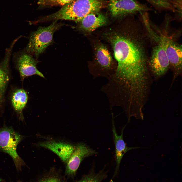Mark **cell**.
I'll return each instance as SVG.
<instances>
[{
  "label": "cell",
  "mask_w": 182,
  "mask_h": 182,
  "mask_svg": "<svg viewBox=\"0 0 182 182\" xmlns=\"http://www.w3.org/2000/svg\"><path fill=\"white\" fill-rule=\"evenodd\" d=\"M109 36L117 64L114 73L107 78L108 86L126 95L147 91L151 87V75L140 43L136 39L118 34Z\"/></svg>",
  "instance_id": "6da1fadb"
},
{
  "label": "cell",
  "mask_w": 182,
  "mask_h": 182,
  "mask_svg": "<svg viewBox=\"0 0 182 182\" xmlns=\"http://www.w3.org/2000/svg\"><path fill=\"white\" fill-rule=\"evenodd\" d=\"M105 3V0H74L42 19L44 21L62 19L80 22L88 14L99 12Z\"/></svg>",
  "instance_id": "7a4b0ae2"
},
{
  "label": "cell",
  "mask_w": 182,
  "mask_h": 182,
  "mask_svg": "<svg viewBox=\"0 0 182 182\" xmlns=\"http://www.w3.org/2000/svg\"><path fill=\"white\" fill-rule=\"evenodd\" d=\"M63 25L55 20L48 26L39 27L31 35L26 48L27 52L38 58L52 43L54 33Z\"/></svg>",
  "instance_id": "3957f363"
},
{
  "label": "cell",
  "mask_w": 182,
  "mask_h": 182,
  "mask_svg": "<svg viewBox=\"0 0 182 182\" xmlns=\"http://www.w3.org/2000/svg\"><path fill=\"white\" fill-rule=\"evenodd\" d=\"M22 138L11 127H6L0 129V151L11 156L18 171L21 170L22 166L25 164L16 151L17 146Z\"/></svg>",
  "instance_id": "277c9868"
},
{
  "label": "cell",
  "mask_w": 182,
  "mask_h": 182,
  "mask_svg": "<svg viewBox=\"0 0 182 182\" xmlns=\"http://www.w3.org/2000/svg\"><path fill=\"white\" fill-rule=\"evenodd\" d=\"M161 34L155 35L154 38L163 45L169 59L173 72L171 87L175 80L182 75V46L169 37Z\"/></svg>",
  "instance_id": "5b68a950"
},
{
  "label": "cell",
  "mask_w": 182,
  "mask_h": 182,
  "mask_svg": "<svg viewBox=\"0 0 182 182\" xmlns=\"http://www.w3.org/2000/svg\"><path fill=\"white\" fill-rule=\"evenodd\" d=\"M108 7L113 17H123L152 10L147 5L141 3L138 0H110Z\"/></svg>",
  "instance_id": "8992f818"
},
{
  "label": "cell",
  "mask_w": 182,
  "mask_h": 182,
  "mask_svg": "<svg viewBox=\"0 0 182 182\" xmlns=\"http://www.w3.org/2000/svg\"><path fill=\"white\" fill-rule=\"evenodd\" d=\"M153 48L148 63L151 73L154 78H160L167 72L170 67V63L163 45L158 42Z\"/></svg>",
  "instance_id": "52a82bcc"
},
{
  "label": "cell",
  "mask_w": 182,
  "mask_h": 182,
  "mask_svg": "<svg viewBox=\"0 0 182 182\" xmlns=\"http://www.w3.org/2000/svg\"><path fill=\"white\" fill-rule=\"evenodd\" d=\"M97 153L95 150L85 144L81 143L75 146L73 152L66 163V174L71 176L75 175L84 158Z\"/></svg>",
  "instance_id": "ba28073f"
},
{
  "label": "cell",
  "mask_w": 182,
  "mask_h": 182,
  "mask_svg": "<svg viewBox=\"0 0 182 182\" xmlns=\"http://www.w3.org/2000/svg\"><path fill=\"white\" fill-rule=\"evenodd\" d=\"M38 62L31 54L27 52L22 53L18 56L17 58L16 63L22 79L34 75L45 78L43 74L37 68L36 65Z\"/></svg>",
  "instance_id": "9c48e42d"
},
{
  "label": "cell",
  "mask_w": 182,
  "mask_h": 182,
  "mask_svg": "<svg viewBox=\"0 0 182 182\" xmlns=\"http://www.w3.org/2000/svg\"><path fill=\"white\" fill-rule=\"evenodd\" d=\"M40 147L47 148L58 155L66 163L75 148V146L68 143L55 141H48L37 144Z\"/></svg>",
  "instance_id": "30bf717a"
},
{
  "label": "cell",
  "mask_w": 182,
  "mask_h": 182,
  "mask_svg": "<svg viewBox=\"0 0 182 182\" xmlns=\"http://www.w3.org/2000/svg\"><path fill=\"white\" fill-rule=\"evenodd\" d=\"M112 119V132L113 133L114 142L115 146V159L116 167L114 174L115 175L118 171L121 161L124 154L129 151L133 149L139 148V147H129L127 146L123 139V131L125 126L123 128L120 135L117 133L113 117Z\"/></svg>",
  "instance_id": "8fae6325"
},
{
  "label": "cell",
  "mask_w": 182,
  "mask_h": 182,
  "mask_svg": "<svg viewBox=\"0 0 182 182\" xmlns=\"http://www.w3.org/2000/svg\"><path fill=\"white\" fill-rule=\"evenodd\" d=\"M99 12L90 13L80 21L79 29L83 31L90 32L106 24L107 22L106 17Z\"/></svg>",
  "instance_id": "7c38bea8"
},
{
  "label": "cell",
  "mask_w": 182,
  "mask_h": 182,
  "mask_svg": "<svg viewBox=\"0 0 182 182\" xmlns=\"http://www.w3.org/2000/svg\"><path fill=\"white\" fill-rule=\"evenodd\" d=\"M28 100V95L25 90L19 89L15 91L12 98V103L15 110L21 113L25 106Z\"/></svg>",
  "instance_id": "4fadbf2b"
},
{
  "label": "cell",
  "mask_w": 182,
  "mask_h": 182,
  "mask_svg": "<svg viewBox=\"0 0 182 182\" xmlns=\"http://www.w3.org/2000/svg\"><path fill=\"white\" fill-rule=\"evenodd\" d=\"M8 80L6 72L3 67L0 65V103L2 101Z\"/></svg>",
  "instance_id": "5bb4252c"
},
{
  "label": "cell",
  "mask_w": 182,
  "mask_h": 182,
  "mask_svg": "<svg viewBox=\"0 0 182 182\" xmlns=\"http://www.w3.org/2000/svg\"><path fill=\"white\" fill-rule=\"evenodd\" d=\"M105 176L101 172L90 173L84 176L78 182H101Z\"/></svg>",
  "instance_id": "9a60e30c"
},
{
  "label": "cell",
  "mask_w": 182,
  "mask_h": 182,
  "mask_svg": "<svg viewBox=\"0 0 182 182\" xmlns=\"http://www.w3.org/2000/svg\"><path fill=\"white\" fill-rule=\"evenodd\" d=\"M175 10L176 14L181 18L182 14V0H171Z\"/></svg>",
  "instance_id": "2e32d148"
},
{
  "label": "cell",
  "mask_w": 182,
  "mask_h": 182,
  "mask_svg": "<svg viewBox=\"0 0 182 182\" xmlns=\"http://www.w3.org/2000/svg\"><path fill=\"white\" fill-rule=\"evenodd\" d=\"M51 182H61L58 179L54 177L50 178Z\"/></svg>",
  "instance_id": "e0dca14e"
},
{
  "label": "cell",
  "mask_w": 182,
  "mask_h": 182,
  "mask_svg": "<svg viewBox=\"0 0 182 182\" xmlns=\"http://www.w3.org/2000/svg\"><path fill=\"white\" fill-rule=\"evenodd\" d=\"M40 182H51L50 178H48L42 180Z\"/></svg>",
  "instance_id": "ac0fdd59"
},
{
  "label": "cell",
  "mask_w": 182,
  "mask_h": 182,
  "mask_svg": "<svg viewBox=\"0 0 182 182\" xmlns=\"http://www.w3.org/2000/svg\"><path fill=\"white\" fill-rule=\"evenodd\" d=\"M39 0V3H40L46 0Z\"/></svg>",
  "instance_id": "d6986e66"
},
{
  "label": "cell",
  "mask_w": 182,
  "mask_h": 182,
  "mask_svg": "<svg viewBox=\"0 0 182 182\" xmlns=\"http://www.w3.org/2000/svg\"><path fill=\"white\" fill-rule=\"evenodd\" d=\"M2 180L1 179H0V182H1Z\"/></svg>",
  "instance_id": "ffe728a7"
}]
</instances>
